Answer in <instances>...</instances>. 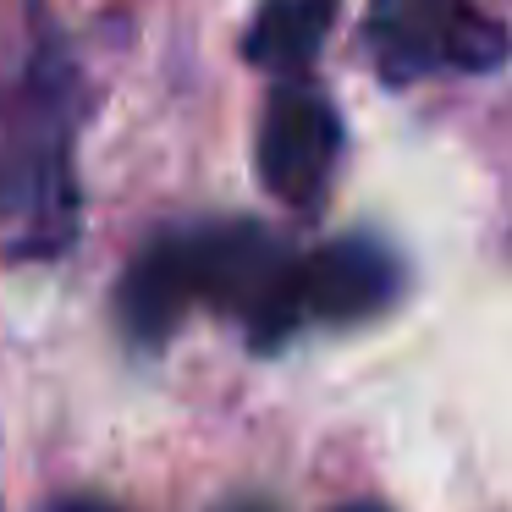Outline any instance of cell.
<instances>
[{"label":"cell","instance_id":"cell-1","mask_svg":"<svg viewBox=\"0 0 512 512\" xmlns=\"http://www.w3.org/2000/svg\"><path fill=\"white\" fill-rule=\"evenodd\" d=\"M298 254L254 221H210L166 232L127 265L116 287V320L138 347L171 342L193 309H215L248 325L254 347H276L298 331Z\"/></svg>","mask_w":512,"mask_h":512},{"label":"cell","instance_id":"cell-4","mask_svg":"<svg viewBox=\"0 0 512 512\" xmlns=\"http://www.w3.org/2000/svg\"><path fill=\"white\" fill-rule=\"evenodd\" d=\"M298 325H358L391 309L402 292V265L375 237H336L298 259Z\"/></svg>","mask_w":512,"mask_h":512},{"label":"cell","instance_id":"cell-7","mask_svg":"<svg viewBox=\"0 0 512 512\" xmlns=\"http://www.w3.org/2000/svg\"><path fill=\"white\" fill-rule=\"evenodd\" d=\"M336 512H386V507H369V501H353V507H336Z\"/></svg>","mask_w":512,"mask_h":512},{"label":"cell","instance_id":"cell-3","mask_svg":"<svg viewBox=\"0 0 512 512\" xmlns=\"http://www.w3.org/2000/svg\"><path fill=\"white\" fill-rule=\"evenodd\" d=\"M336 155H342V116L314 83L287 78L270 89L265 116H259V182L270 199L292 204V210H314L331 188Z\"/></svg>","mask_w":512,"mask_h":512},{"label":"cell","instance_id":"cell-2","mask_svg":"<svg viewBox=\"0 0 512 512\" xmlns=\"http://www.w3.org/2000/svg\"><path fill=\"white\" fill-rule=\"evenodd\" d=\"M369 61L386 83H419L441 72H496L512 56L507 23L479 12L474 0H369L364 17Z\"/></svg>","mask_w":512,"mask_h":512},{"label":"cell","instance_id":"cell-6","mask_svg":"<svg viewBox=\"0 0 512 512\" xmlns=\"http://www.w3.org/2000/svg\"><path fill=\"white\" fill-rule=\"evenodd\" d=\"M50 512H122V507H111V501H94V496H67V501H56Z\"/></svg>","mask_w":512,"mask_h":512},{"label":"cell","instance_id":"cell-5","mask_svg":"<svg viewBox=\"0 0 512 512\" xmlns=\"http://www.w3.org/2000/svg\"><path fill=\"white\" fill-rule=\"evenodd\" d=\"M336 23V0H265L243 34V56L270 78H303Z\"/></svg>","mask_w":512,"mask_h":512}]
</instances>
